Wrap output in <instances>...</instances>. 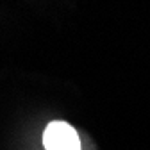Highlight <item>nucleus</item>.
Masks as SVG:
<instances>
[{
	"label": "nucleus",
	"instance_id": "nucleus-1",
	"mask_svg": "<svg viewBox=\"0 0 150 150\" xmlns=\"http://www.w3.org/2000/svg\"><path fill=\"white\" fill-rule=\"evenodd\" d=\"M45 150H82L79 132L63 120L50 122L43 130Z\"/></svg>",
	"mask_w": 150,
	"mask_h": 150
}]
</instances>
